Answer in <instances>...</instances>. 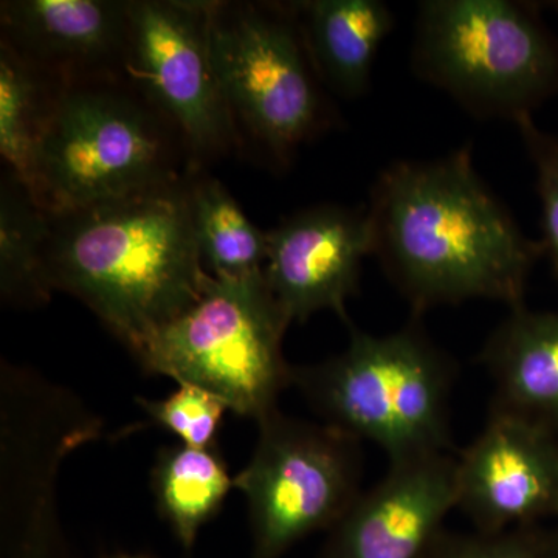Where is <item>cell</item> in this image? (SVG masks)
<instances>
[{"instance_id": "6da1fadb", "label": "cell", "mask_w": 558, "mask_h": 558, "mask_svg": "<svg viewBox=\"0 0 558 558\" xmlns=\"http://www.w3.org/2000/svg\"><path fill=\"white\" fill-rule=\"evenodd\" d=\"M374 255L418 317L438 306L524 304L543 256L473 165L472 145L389 165L371 186Z\"/></svg>"}, {"instance_id": "7a4b0ae2", "label": "cell", "mask_w": 558, "mask_h": 558, "mask_svg": "<svg viewBox=\"0 0 558 558\" xmlns=\"http://www.w3.org/2000/svg\"><path fill=\"white\" fill-rule=\"evenodd\" d=\"M186 178L135 196L49 213L47 275L130 351L204 293Z\"/></svg>"}, {"instance_id": "3957f363", "label": "cell", "mask_w": 558, "mask_h": 558, "mask_svg": "<svg viewBox=\"0 0 558 558\" xmlns=\"http://www.w3.org/2000/svg\"><path fill=\"white\" fill-rule=\"evenodd\" d=\"M344 351L315 365L293 366L292 385L322 417L389 462L449 453L453 359L433 343L414 315L385 336L349 326Z\"/></svg>"}, {"instance_id": "277c9868", "label": "cell", "mask_w": 558, "mask_h": 558, "mask_svg": "<svg viewBox=\"0 0 558 558\" xmlns=\"http://www.w3.org/2000/svg\"><path fill=\"white\" fill-rule=\"evenodd\" d=\"M196 171L178 132L124 78L64 84L33 199L49 213L135 196ZM199 171V170H197Z\"/></svg>"}, {"instance_id": "5b68a950", "label": "cell", "mask_w": 558, "mask_h": 558, "mask_svg": "<svg viewBox=\"0 0 558 558\" xmlns=\"http://www.w3.org/2000/svg\"><path fill=\"white\" fill-rule=\"evenodd\" d=\"M411 70L478 120L519 124L558 97V38L539 3L418 2Z\"/></svg>"}, {"instance_id": "8992f818", "label": "cell", "mask_w": 558, "mask_h": 558, "mask_svg": "<svg viewBox=\"0 0 558 558\" xmlns=\"http://www.w3.org/2000/svg\"><path fill=\"white\" fill-rule=\"evenodd\" d=\"M208 38L241 148L271 170L340 123L289 2H208Z\"/></svg>"}, {"instance_id": "52a82bcc", "label": "cell", "mask_w": 558, "mask_h": 558, "mask_svg": "<svg viewBox=\"0 0 558 558\" xmlns=\"http://www.w3.org/2000/svg\"><path fill=\"white\" fill-rule=\"evenodd\" d=\"M290 322L264 270L209 277L201 299L154 330L132 355L150 374L207 389L242 417L259 422L278 410L292 385L282 354Z\"/></svg>"}, {"instance_id": "ba28073f", "label": "cell", "mask_w": 558, "mask_h": 558, "mask_svg": "<svg viewBox=\"0 0 558 558\" xmlns=\"http://www.w3.org/2000/svg\"><path fill=\"white\" fill-rule=\"evenodd\" d=\"M234 487L247 499L252 558H279L301 539L329 531L359 497V440L325 424L267 414Z\"/></svg>"}, {"instance_id": "9c48e42d", "label": "cell", "mask_w": 558, "mask_h": 558, "mask_svg": "<svg viewBox=\"0 0 558 558\" xmlns=\"http://www.w3.org/2000/svg\"><path fill=\"white\" fill-rule=\"evenodd\" d=\"M123 78L178 132L194 170L241 153L209 53L208 2L130 0Z\"/></svg>"}, {"instance_id": "30bf717a", "label": "cell", "mask_w": 558, "mask_h": 558, "mask_svg": "<svg viewBox=\"0 0 558 558\" xmlns=\"http://www.w3.org/2000/svg\"><path fill=\"white\" fill-rule=\"evenodd\" d=\"M98 432V422L69 392L3 366V558H60L58 470L70 450Z\"/></svg>"}, {"instance_id": "8fae6325", "label": "cell", "mask_w": 558, "mask_h": 558, "mask_svg": "<svg viewBox=\"0 0 558 558\" xmlns=\"http://www.w3.org/2000/svg\"><path fill=\"white\" fill-rule=\"evenodd\" d=\"M454 495L475 531L558 519V435L492 410L478 438L457 457Z\"/></svg>"}, {"instance_id": "7c38bea8", "label": "cell", "mask_w": 558, "mask_h": 558, "mask_svg": "<svg viewBox=\"0 0 558 558\" xmlns=\"http://www.w3.org/2000/svg\"><path fill=\"white\" fill-rule=\"evenodd\" d=\"M374 255L368 207L319 204L267 231V284L290 325L332 311L351 326L347 304L357 295L363 259Z\"/></svg>"}, {"instance_id": "4fadbf2b", "label": "cell", "mask_w": 558, "mask_h": 558, "mask_svg": "<svg viewBox=\"0 0 558 558\" xmlns=\"http://www.w3.org/2000/svg\"><path fill=\"white\" fill-rule=\"evenodd\" d=\"M457 458L449 453L389 462L328 531L318 558H421L457 509Z\"/></svg>"}, {"instance_id": "5bb4252c", "label": "cell", "mask_w": 558, "mask_h": 558, "mask_svg": "<svg viewBox=\"0 0 558 558\" xmlns=\"http://www.w3.org/2000/svg\"><path fill=\"white\" fill-rule=\"evenodd\" d=\"M0 40L62 83L123 78L130 0H7Z\"/></svg>"}, {"instance_id": "9a60e30c", "label": "cell", "mask_w": 558, "mask_h": 558, "mask_svg": "<svg viewBox=\"0 0 558 558\" xmlns=\"http://www.w3.org/2000/svg\"><path fill=\"white\" fill-rule=\"evenodd\" d=\"M480 363L494 381L492 410L558 435V311L513 307L492 330Z\"/></svg>"}, {"instance_id": "2e32d148", "label": "cell", "mask_w": 558, "mask_h": 558, "mask_svg": "<svg viewBox=\"0 0 558 558\" xmlns=\"http://www.w3.org/2000/svg\"><path fill=\"white\" fill-rule=\"evenodd\" d=\"M289 7L326 89L344 100L368 94L377 53L395 31V13L387 3L301 0Z\"/></svg>"}, {"instance_id": "e0dca14e", "label": "cell", "mask_w": 558, "mask_h": 558, "mask_svg": "<svg viewBox=\"0 0 558 558\" xmlns=\"http://www.w3.org/2000/svg\"><path fill=\"white\" fill-rule=\"evenodd\" d=\"M65 83L47 75L0 40V156L32 197L40 145Z\"/></svg>"}, {"instance_id": "ac0fdd59", "label": "cell", "mask_w": 558, "mask_h": 558, "mask_svg": "<svg viewBox=\"0 0 558 558\" xmlns=\"http://www.w3.org/2000/svg\"><path fill=\"white\" fill-rule=\"evenodd\" d=\"M50 215L9 171L0 182V296L14 307L44 306L51 292L47 275Z\"/></svg>"}, {"instance_id": "d6986e66", "label": "cell", "mask_w": 558, "mask_h": 558, "mask_svg": "<svg viewBox=\"0 0 558 558\" xmlns=\"http://www.w3.org/2000/svg\"><path fill=\"white\" fill-rule=\"evenodd\" d=\"M234 487L218 449L175 446L161 450L153 470L157 508L182 548L191 550Z\"/></svg>"}, {"instance_id": "ffe728a7", "label": "cell", "mask_w": 558, "mask_h": 558, "mask_svg": "<svg viewBox=\"0 0 558 558\" xmlns=\"http://www.w3.org/2000/svg\"><path fill=\"white\" fill-rule=\"evenodd\" d=\"M190 201L202 260L213 277H242L264 269L267 231L248 219L219 179L205 170L193 171Z\"/></svg>"}, {"instance_id": "44dd1931", "label": "cell", "mask_w": 558, "mask_h": 558, "mask_svg": "<svg viewBox=\"0 0 558 558\" xmlns=\"http://www.w3.org/2000/svg\"><path fill=\"white\" fill-rule=\"evenodd\" d=\"M421 558H558V531L539 526L442 532Z\"/></svg>"}, {"instance_id": "7402d4cb", "label": "cell", "mask_w": 558, "mask_h": 558, "mask_svg": "<svg viewBox=\"0 0 558 558\" xmlns=\"http://www.w3.org/2000/svg\"><path fill=\"white\" fill-rule=\"evenodd\" d=\"M140 407L157 424L178 436L182 446L215 449L220 422L229 405L207 389L179 384L168 398L138 399Z\"/></svg>"}, {"instance_id": "603a6c76", "label": "cell", "mask_w": 558, "mask_h": 558, "mask_svg": "<svg viewBox=\"0 0 558 558\" xmlns=\"http://www.w3.org/2000/svg\"><path fill=\"white\" fill-rule=\"evenodd\" d=\"M529 159L534 165L535 186L542 209L543 256L549 259L558 278V134L539 130L534 120L515 124Z\"/></svg>"}, {"instance_id": "cb8c5ba5", "label": "cell", "mask_w": 558, "mask_h": 558, "mask_svg": "<svg viewBox=\"0 0 558 558\" xmlns=\"http://www.w3.org/2000/svg\"><path fill=\"white\" fill-rule=\"evenodd\" d=\"M542 5L546 7V9L556 11V13L558 14V0H556V2H545L542 3Z\"/></svg>"}, {"instance_id": "d4e9b609", "label": "cell", "mask_w": 558, "mask_h": 558, "mask_svg": "<svg viewBox=\"0 0 558 558\" xmlns=\"http://www.w3.org/2000/svg\"><path fill=\"white\" fill-rule=\"evenodd\" d=\"M110 558H146V557H137V556H117V557H110Z\"/></svg>"}]
</instances>
